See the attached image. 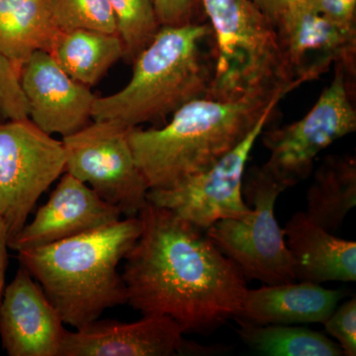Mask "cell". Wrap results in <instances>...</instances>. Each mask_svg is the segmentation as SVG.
Wrapping results in <instances>:
<instances>
[{
  "label": "cell",
  "instance_id": "6da1fadb",
  "mask_svg": "<svg viewBox=\"0 0 356 356\" xmlns=\"http://www.w3.org/2000/svg\"><path fill=\"white\" fill-rule=\"evenodd\" d=\"M142 232L126 254L127 304L172 318L184 334L209 336L240 313L248 280L203 229L147 202Z\"/></svg>",
  "mask_w": 356,
  "mask_h": 356
},
{
  "label": "cell",
  "instance_id": "7a4b0ae2",
  "mask_svg": "<svg viewBox=\"0 0 356 356\" xmlns=\"http://www.w3.org/2000/svg\"><path fill=\"white\" fill-rule=\"evenodd\" d=\"M142 232L138 217L44 247L17 252L24 267L74 329L97 320L107 309L127 304L119 264Z\"/></svg>",
  "mask_w": 356,
  "mask_h": 356
},
{
  "label": "cell",
  "instance_id": "3957f363",
  "mask_svg": "<svg viewBox=\"0 0 356 356\" xmlns=\"http://www.w3.org/2000/svg\"><path fill=\"white\" fill-rule=\"evenodd\" d=\"M280 99L187 102L161 128L130 129L129 144L149 189L170 188L209 170L233 151Z\"/></svg>",
  "mask_w": 356,
  "mask_h": 356
},
{
  "label": "cell",
  "instance_id": "277c9868",
  "mask_svg": "<svg viewBox=\"0 0 356 356\" xmlns=\"http://www.w3.org/2000/svg\"><path fill=\"white\" fill-rule=\"evenodd\" d=\"M207 23L161 27L133 63V76L118 92L96 97L92 121H115L132 129L165 121L187 102L204 97L214 63L206 51Z\"/></svg>",
  "mask_w": 356,
  "mask_h": 356
},
{
  "label": "cell",
  "instance_id": "5b68a950",
  "mask_svg": "<svg viewBox=\"0 0 356 356\" xmlns=\"http://www.w3.org/2000/svg\"><path fill=\"white\" fill-rule=\"evenodd\" d=\"M214 38L205 97L221 102L282 99L292 83L277 32L250 0H202Z\"/></svg>",
  "mask_w": 356,
  "mask_h": 356
},
{
  "label": "cell",
  "instance_id": "8992f818",
  "mask_svg": "<svg viewBox=\"0 0 356 356\" xmlns=\"http://www.w3.org/2000/svg\"><path fill=\"white\" fill-rule=\"evenodd\" d=\"M287 187L261 166L245 170L243 197L252 212L242 219L222 220L206 235L238 267L245 280L266 285L294 282L292 259L274 206Z\"/></svg>",
  "mask_w": 356,
  "mask_h": 356
},
{
  "label": "cell",
  "instance_id": "52a82bcc",
  "mask_svg": "<svg viewBox=\"0 0 356 356\" xmlns=\"http://www.w3.org/2000/svg\"><path fill=\"white\" fill-rule=\"evenodd\" d=\"M353 77L341 65L317 102L299 121L262 131V143L270 156L262 165L287 188L310 177L321 152L356 131Z\"/></svg>",
  "mask_w": 356,
  "mask_h": 356
},
{
  "label": "cell",
  "instance_id": "ba28073f",
  "mask_svg": "<svg viewBox=\"0 0 356 356\" xmlns=\"http://www.w3.org/2000/svg\"><path fill=\"white\" fill-rule=\"evenodd\" d=\"M65 172L63 140L30 118L0 123V218L8 242L27 224L42 194Z\"/></svg>",
  "mask_w": 356,
  "mask_h": 356
},
{
  "label": "cell",
  "instance_id": "9c48e42d",
  "mask_svg": "<svg viewBox=\"0 0 356 356\" xmlns=\"http://www.w3.org/2000/svg\"><path fill=\"white\" fill-rule=\"evenodd\" d=\"M115 121H91L63 138L65 172L88 184L125 217H138L147 204L149 187L136 163L128 132Z\"/></svg>",
  "mask_w": 356,
  "mask_h": 356
},
{
  "label": "cell",
  "instance_id": "30bf717a",
  "mask_svg": "<svg viewBox=\"0 0 356 356\" xmlns=\"http://www.w3.org/2000/svg\"><path fill=\"white\" fill-rule=\"evenodd\" d=\"M276 106L270 107L247 138L209 170L163 189H149L147 202L173 213L206 231L215 222L242 219L252 212L243 197V179L250 152Z\"/></svg>",
  "mask_w": 356,
  "mask_h": 356
},
{
  "label": "cell",
  "instance_id": "8fae6325",
  "mask_svg": "<svg viewBox=\"0 0 356 356\" xmlns=\"http://www.w3.org/2000/svg\"><path fill=\"white\" fill-rule=\"evenodd\" d=\"M19 79L30 120L44 132L67 137L92 120L96 96L65 74L48 51H35L21 69Z\"/></svg>",
  "mask_w": 356,
  "mask_h": 356
},
{
  "label": "cell",
  "instance_id": "7c38bea8",
  "mask_svg": "<svg viewBox=\"0 0 356 356\" xmlns=\"http://www.w3.org/2000/svg\"><path fill=\"white\" fill-rule=\"evenodd\" d=\"M67 330L43 289L21 266L0 300V339L9 356H60Z\"/></svg>",
  "mask_w": 356,
  "mask_h": 356
},
{
  "label": "cell",
  "instance_id": "4fadbf2b",
  "mask_svg": "<svg viewBox=\"0 0 356 356\" xmlns=\"http://www.w3.org/2000/svg\"><path fill=\"white\" fill-rule=\"evenodd\" d=\"M121 211L100 198L88 184L65 172L34 219L9 241L15 252L44 247L95 231L122 219Z\"/></svg>",
  "mask_w": 356,
  "mask_h": 356
},
{
  "label": "cell",
  "instance_id": "5bb4252c",
  "mask_svg": "<svg viewBox=\"0 0 356 356\" xmlns=\"http://www.w3.org/2000/svg\"><path fill=\"white\" fill-rule=\"evenodd\" d=\"M276 32L296 88L316 81L336 65H341L355 79L356 30L334 24L305 4Z\"/></svg>",
  "mask_w": 356,
  "mask_h": 356
},
{
  "label": "cell",
  "instance_id": "9a60e30c",
  "mask_svg": "<svg viewBox=\"0 0 356 356\" xmlns=\"http://www.w3.org/2000/svg\"><path fill=\"white\" fill-rule=\"evenodd\" d=\"M184 332L168 316L145 315L133 323L97 320L65 334L60 356L181 355Z\"/></svg>",
  "mask_w": 356,
  "mask_h": 356
},
{
  "label": "cell",
  "instance_id": "2e32d148",
  "mask_svg": "<svg viewBox=\"0 0 356 356\" xmlns=\"http://www.w3.org/2000/svg\"><path fill=\"white\" fill-rule=\"evenodd\" d=\"M283 233L295 280L318 284L356 280V243L353 241L332 235L302 211L288 220Z\"/></svg>",
  "mask_w": 356,
  "mask_h": 356
},
{
  "label": "cell",
  "instance_id": "e0dca14e",
  "mask_svg": "<svg viewBox=\"0 0 356 356\" xmlns=\"http://www.w3.org/2000/svg\"><path fill=\"white\" fill-rule=\"evenodd\" d=\"M341 290L301 281L248 289L234 318L254 325L324 324L343 298Z\"/></svg>",
  "mask_w": 356,
  "mask_h": 356
},
{
  "label": "cell",
  "instance_id": "ac0fdd59",
  "mask_svg": "<svg viewBox=\"0 0 356 356\" xmlns=\"http://www.w3.org/2000/svg\"><path fill=\"white\" fill-rule=\"evenodd\" d=\"M58 33L51 0H0V56L18 74L35 51H50Z\"/></svg>",
  "mask_w": 356,
  "mask_h": 356
},
{
  "label": "cell",
  "instance_id": "d6986e66",
  "mask_svg": "<svg viewBox=\"0 0 356 356\" xmlns=\"http://www.w3.org/2000/svg\"><path fill=\"white\" fill-rule=\"evenodd\" d=\"M307 216L329 232L341 228L356 205V159L330 154L318 165L307 191Z\"/></svg>",
  "mask_w": 356,
  "mask_h": 356
},
{
  "label": "cell",
  "instance_id": "ffe728a7",
  "mask_svg": "<svg viewBox=\"0 0 356 356\" xmlns=\"http://www.w3.org/2000/svg\"><path fill=\"white\" fill-rule=\"evenodd\" d=\"M49 53L65 74L90 88L124 58V44L118 34L90 30L58 31Z\"/></svg>",
  "mask_w": 356,
  "mask_h": 356
},
{
  "label": "cell",
  "instance_id": "44dd1931",
  "mask_svg": "<svg viewBox=\"0 0 356 356\" xmlns=\"http://www.w3.org/2000/svg\"><path fill=\"white\" fill-rule=\"evenodd\" d=\"M238 337L255 353L268 356H343L341 346L322 332L294 325H254L235 318Z\"/></svg>",
  "mask_w": 356,
  "mask_h": 356
},
{
  "label": "cell",
  "instance_id": "7402d4cb",
  "mask_svg": "<svg viewBox=\"0 0 356 356\" xmlns=\"http://www.w3.org/2000/svg\"><path fill=\"white\" fill-rule=\"evenodd\" d=\"M123 42L124 58L133 64L140 51L151 44L161 26L153 0H108Z\"/></svg>",
  "mask_w": 356,
  "mask_h": 356
},
{
  "label": "cell",
  "instance_id": "603a6c76",
  "mask_svg": "<svg viewBox=\"0 0 356 356\" xmlns=\"http://www.w3.org/2000/svg\"><path fill=\"white\" fill-rule=\"evenodd\" d=\"M51 9L58 31L90 30L118 34L108 0H51Z\"/></svg>",
  "mask_w": 356,
  "mask_h": 356
},
{
  "label": "cell",
  "instance_id": "cb8c5ba5",
  "mask_svg": "<svg viewBox=\"0 0 356 356\" xmlns=\"http://www.w3.org/2000/svg\"><path fill=\"white\" fill-rule=\"evenodd\" d=\"M29 118V107L20 86L19 74L0 56V123Z\"/></svg>",
  "mask_w": 356,
  "mask_h": 356
},
{
  "label": "cell",
  "instance_id": "d4e9b609",
  "mask_svg": "<svg viewBox=\"0 0 356 356\" xmlns=\"http://www.w3.org/2000/svg\"><path fill=\"white\" fill-rule=\"evenodd\" d=\"M327 334L337 339L343 355H356V298L337 306L324 323Z\"/></svg>",
  "mask_w": 356,
  "mask_h": 356
},
{
  "label": "cell",
  "instance_id": "484cf974",
  "mask_svg": "<svg viewBox=\"0 0 356 356\" xmlns=\"http://www.w3.org/2000/svg\"><path fill=\"white\" fill-rule=\"evenodd\" d=\"M153 4L161 27H180L202 22L198 19L202 0H153Z\"/></svg>",
  "mask_w": 356,
  "mask_h": 356
},
{
  "label": "cell",
  "instance_id": "4316f807",
  "mask_svg": "<svg viewBox=\"0 0 356 356\" xmlns=\"http://www.w3.org/2000/svg\"><path fill=\"white\" fill-rule=\"evenodd\" d=\"M306 6L344 29L356 30V0H306Z\"/></svg>",
  "mask_w": 356,
  "mask_h": 356
},
{
  "label": "cell",
  "instance_id": "83f0119b",
  "mask_svg": "<svg viewBox=\"0 0 356 356\" xmlns=\"http://www.w3.org/2000/svg\"><path fill=\"white\" fill-rule=\"evenodd\" d=\"M275 31L286 24L298 11L303 8L306 0H250Z\"/></svg>",
  "mask_w": 356,
  "mask_h": 356
},
{
  "label": "cell",
  "instance_id": "f1b7e54d",
  "mask_svg": "<svg viewBox=\"0 0 356 356\" xmlns=\"http://www.w3.org/2000/svg\"><path fill=\"white\" fill-rule=\"evenodd\" d=\"M8 235L6 225L0 218V300L4 292V283H6V273L7 268V261H8Z\"/></svg>",
  "mask_w": 356,
  "mask_h": 356
}]
</instances>
